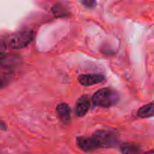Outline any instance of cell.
I'll list each match as a JSON object with an SVG mask.
<instances>
[{"label": "cell", "mask_w": 154, "mask_h": 154, "mask_svg": "<svg viewBox=\"0 0 154 154\" xmlns=\"http://www.w3.org/2000/svg\"><path fill=\"white\" fill-rule=\"evenodd\" d=\"M19 61V59L15 55L11 54H4L0 52V65L4 66H14Z\"/></svg>", "instance_id": "cell-8"}, {"label": "cell", "mask_w": 154, "mask_h": 154, "mask_svg": "<svg viewBox=\"0 0 154 154\" xmlns=\"http://www.w3.org/2000/svg\"><path fill=\"white\" fill-rule=\"evenodd\" d=\"M98 149L111 148L117 145L118 138L115 133L107 130L96 131L92 136Z\"/></svg>", "instance_id": "cell-3"}, {"label": "cell", "mask_w": 154, "mask_h": 154, "mask_svg": "<svg viewBox=\"0 0 154 154\" xmlns=\"http://www.w3.org/2000/svg\"><path fill=\"white\" fill-rule=\"evenodd\" d=\"M144 154H154V150H149L148 152L144 153Z\"/></svg>", "instance_id": "cell-15"}, {"label": "cell", "mask_w": 154, "mask_h": 154, "mask_svg": "<svg viewBox=\"0 0 154 154\" xmlns=\"http://www.w3.org/2000/svg\"><path fill=\"white\" fill-rule=\"evenodd\" d=\"M82 3L86 7L88 8H94L96 4V2L93 1V0H85V1H83Z\"/></svg>", "instance_id": "cell-12"}, {"label": "cell", "mask_w": 154, "mask_h": 154, "mask_svg": "<svg viewBox=\"0 0 154 154\" xmlns=\"http://www.w3.org/2000/svg\"><path fill=\"white\" fill-rule=\"evenodd\" d=\"M105 77L102 75H81L78 77V82L83 86H91L99 84L105 81Z\"/></svg>", "instance_id": "cell-5"}, {"label": "cell", "mask_w": 154, "mask_h": 154, "mask_svg": "<svg viewBox=\"0 0 154 154\" xmlns=\"http://www.w3.org/2000/svg\"><path fill=\"white\" fill-rule=\"evenodd\" d=\"M53 12L54 14L58 17H66L69 15V11L66 9V8L63 5L57 4L54 5L52 8Z\"/></svg>", "instance_id": "cell-11"}, {"label": "cell", "mask_w": 154, "mask_h": 154, "mask_svg": "<svg viewBox=\"0 0 154 154\" xmlns=\"http://www.w3.org/2000/svg\"><path fill=\"white\" fill-rule=\"evenodd\" d=\"M121 152L123 154H144V152L138 146L127 143L121 146Z\"/></svg>", "instance_id": "cell-10"}, {"label": "cell", "mask_w": 154, "mask_h": 154, "mask_svg": "<svg viewBox=\"0 0 154 154\" xmlns=\"http://www.w3.org/2000/svg\"><path fill=\"white\" fill-rule=\"evenodd\" d=\"M34 37L35 33L32 30H21L9 35L5 44L11 49H21L26 47Z\"/></svg>", "instance_id": "cell-2"}, {"label": "cell", "mask_w": 154, "mask_h": 154, "mask_svg": "<svg viewBox=\"0 0 154 154\" xmlns=\"http://www.w3.org/2000/svg\"><path fill=\"white\" fill-rule=\"evenodd\" d=\"M76 141L78 147L84 152H92L98 149L92 137H78Z\"/></svg>", "instance_id": "cell-6"}, {"label": "cell", "mask_w": 154, "mask_h": 154, "mask_svg": "<svg viewBox=\"0 0 154 154\" xmlns=\"http://www.w3.org/2000/svg\"><path fill=\"white\" fill-rule=\"evenodd\" d=\"M90 108V101L88 96L84 95L78 100L75 106V114L78 117H84Z\"/></svg>", "instance_id": "cell-4"}, {"label": "cell", "mask_w": 154, "mask_h": 154, "mask_svg": "<svg viewBox=\"0 0 154 154\" xmlns=\"http://www.w3.org/2000/svg\"><path fill=\"white\" fill-rule=\"evenodd\" d=\"M0 129H2V130H4V129H6L5 124V123H3L2 120H0Z\"/></svg>", "instance_id": "cell-13"}, {"label": "cell", "mask_w": 154, "mask_h": 154, "mask_svg": "<svg viewBox=\"0 0 154 154\" xmlns=\"http://www.w3.org/2000/svg\"><path fill=\"white\" fill-rule=\"evenodd\" d=\"M153 114L154 107L153 102L141 107L138 111V116L139 117H141V118H148V117H153Z\"/></svg>", "instance_id": "cell-9"}, {"label": "cell", "mask_w": 154, "mask_h": 154, "mask_svg": "<svg viewBox=\"0 0 154 154\" xmlns=\"http://www.w3.org/2000/svg\"><path fill=\"white\" fill-rule=\"evenodd\" d=\"M119 101V94L110 88H102L98 90L93 96V104L96 106L109 108L116 105Z\"/></svg>", "instance_id": "cell-1"}, {"label": "cell", "mask_w": 154, "mask_h": 154, "mask_svg": "<svg viewBox=\"0 0 154 154\" xmlns=\"http://www.w3.org/2000/svg\"><path fill=\"white\" fill-rule=\"evenodd\" d=\"M57 113L59 118L64 124H68L71 120V109L66 103H60L57 107Z\"/></svg>", "instance_id": "cell-7"}, {"label": "cell", "mask_w": 154, "mask_h": 154, "mask_svg": "<svg viewBox=\"0 0 154 154\" xmlns=\"http://www.w3.org/2000/svg\"><path fill=\"white\" fill-rule=\"evenodd\" d=\"M5 84V79L3 78V77L0 75V87H2Z\"/></svg>", "instance_id": "cell-14"}]
</instances>
